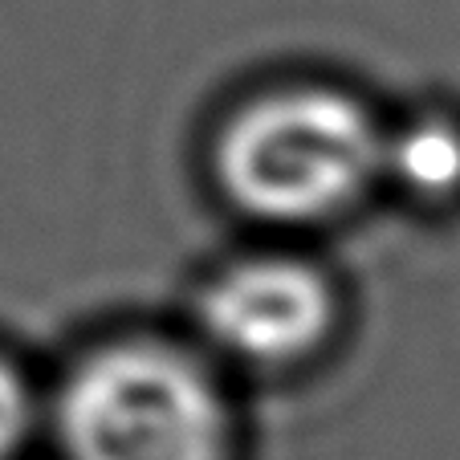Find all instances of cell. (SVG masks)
I'll use <instances>...</instances> for the list:
<instances>
[{
    "label": "cell",
    "mask_w": 460,
    "mask_h": 460,
    "mask_svg": "<svg viewBox=\"0 0 460 460\" xmlns=\"http://www.w3.org/2000/svg\"><path fill=\"white\" fill-rule=\"evenodd\" d=\"M217 180L252 220L322 225L383 180V127L347 90H265L220 130Z\"/></svg>",
    "instance_id": "cell-1"
},
{
    "label": "cell",
    "mask_w": 460,
    "mask_h": 460,
    "mask_svg": "<svg viewBox=\"0 0 460 460\" xmlns=\"http://www.w3.org/2000/svg\"><path fill=\"white\" fill-rule=\"evenodd\" d=\"M58 436L70 460H228L233 416L200 355L119 339L66 375Z\"/></svg>",
    "instance_id": "cell-2"
},
{
    "label": "cell",
    "mask_w": 460,
    "mask_h": 460,
    "mask_svg": "<svg viewBox=\"0 0 460 460\" xmlns=\"http://www.w3.org/2000/svg\"><path fill=\"white\" fill-rule=\"evenodd\" d=\"M339 294L326 270L289 252L241 257L204 281L196 326L217 355L244 367H294L331 339Z\"/></svg>",
    "instance_id": "cell-3"
},
{
    "label": "cell",
    "mask_w": 460,
    "mask_h": 460,
    "mask_svg": "<svg viewBox=\"0 0 460 460\" xmlns=\"http://www.w3.org/2000/svg\"><path fill=\"white\" fill-rule=\"evenodd\" d=\"M383 180L420 200H452L460 191V122L416 114L400 130H383Z\"/></svg>",
    "instance_id": "cell-4"
},
{
    "label": "cell",
    "mask_w": 460,
    "mask_h": 460,
    "mask_svg": "<svg viewBox=\"0 0 460 460\" xmlns=\"http://www.w3.org/2000/svg\"><path fill=\"white\" fill-rule=\"evenodd\" d=\"M33 416H37V403H33V391H29V379L0 355V460H9L25 444Z\"/></svg>",
    "instance_id": "cell-5"
}]
</instances>
